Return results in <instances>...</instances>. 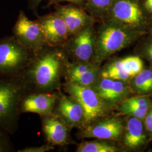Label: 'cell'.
I'll return each instance as SVG.
<instances>
[{
  "label": "cell",
  "mask_w": 152,
  "mask_h": 152,
  "mask_svg": "<svg viewBox=\"0 0 152 152\" xmlns=\"http://www.w3.org/2000/svg\"><path fill=\"white\" fill-rule=\"evenodd\" d=\"M68 62L62 48L48 46L36 53L21 75L31 91L54 92L65 76Z\"/></svg>",
  "instance_id": "6da1fadb"
},
{
  "label": "cell",
  "mask_w": 152,
  "mask_h": 152,
  "mask_svg": "<svg viewBox=\"0 0 152 152\" xmlns=\"http://www.w3.org/2000/svg\"><path fill=\"white\" fill-rule=\"evenodd\" d=\"M31 91L22 75H0V129L9 134L15 132L21 115L23 98Z\"/></svg>",
  "instance_id": "7a4b0ae2"
},
{
  "label": "cell",
  "mask_w": 152,
  "mask_h": 152,
  "mask_svg": "<svg viewBox=\"0 0 152 152\" xmlns=\"http://www.w3.org/2000/svg\"><path fill=\"white\" fill-rule=\"evenodd\" d=\"M146 33L103 20L96 32L93 63L99 65L112 55L133 44Z\"/></svg>",
  "instance_id": "3957f363"
},
{
  "label": "cell",
  "mask_w": 152,
  "mask_h": 152,
  "mask_svg": "<svg viewBox=\"0 0 152 152\" xmlns=\"http://www.w3.org/2000/svg\"><path fill=\"white\" fill-rule=\"evenodd\" d=\"M152 18L144 0H114L103 19L147 33L151 29Z\"/></svg>",
  "instance_id": "277c9868"
},
{
  "label": "cell",
  "mask_w": 152,
  "mask_h": 152,
  "mask_svg": "<svg viewBox=\"0 0 152 152\" xmlns=\"http://www.w3.org/2000/svg\"><path fill=\"white\" fill-rule=\"evenodd\" d=\"M35 54L20 44L13 35L0 38V75H21Z\"/></svg>",
  "instance_id": "5b68a950"
},
{
  "label": "cell",
  "mask_w": 152,
  "mask_h": 152,
  "mask_svg": "<svg viewBox=\"0 0 152 152\" xmlns=\"http://www.w3.org/2000/svg\"><path fill=\"white\" fill-rule=\"evenodd\" d=\"M64 90L81 104L83 110V126L86 127L104 116L109 109L106 103L92 87L65 82Z\"/></svg>",
  "instance_id": "8992f818"
},
{
  "label": "cell",
  "mask_w": 152,
  "mask_h": 152,
  "mask_svg": "<svg viewBox=\"0 0 152 152\" xmlns=\"http://www.w3.org/2000/svg\"><path fill=\"white\" fill-rule=\"evenodd\" d=\"M12 33L20 44L35 53L48 46L38 22L30 20L22 10L19 13Z\"/></svg>",
  "instance_id": "52a82bcc"
},
{
  "label": "cell",
  "mask_w": 152,
  "mask_h": 152,
  "mask_svg": "<svg viewBox=\"0 0 152 152\" xmlns=\"http://www.w3.org/2000/svg\"><path fill=\"white\" fill-rule=\"evenodd\" d=\"M96 32L92 26L71 36L62 48L67 56L75 62H91L94 53Z\"/></svg>",
  "instance_id": "ba28073f"
},
{
  "label": "cell",
  "mask_w": 152,
  "mask_h": 152,
  "mask_svg": "<svg viewBox=\"0 0 152 152\" xmlns=\"http://www.w3.org/2000/svg\"><path fill=\"white\" fill-rule=\"evenodd\" d=\"M36 20L48 46L63 48L70 36L67 26L61 16L54 11L38 16Z\"/></svg>",
  "instance_id": "9c48e42d"
},
{
  "label": "cell",
  "mask_w": 152,
  "mask_h": 152,
  "mask_svg": "<svg viewBox=\"0 0 152 152\" xmlns=\"http://www.w3.org/2000/svg\"><path fill=\"white\" fill-rule=\"evenodd\" d=\"M144 68L143 62L138 56H130L114 60L100 71V76L121 81L132 80Z\"/></svg>",
  "instance_id": "30bf717a"
},
{
  "label": "cell",
  "mask_w": 152,
  "mask_h": 152,
  "mask_svg": "<svg viewBox=\"0 0 152 152\" xmlns=\"http://www.w3.org/2000/svg\"><path fill=\"white\" fill-rule=\"evenodd\" d=\"M125 126L121 120L112 117L97 120L85 127L80 135L83 138L117 141L121 138Z\"/></svg>",
  "instance_id": "8fae6325"
},
{
  "label": "cell",
  "mask_w": 152,
  "mask_h": 152,
  "mask_svg": "<svg viewBox=\"0 0 152 152\" xmlns=\"http://www.w3.org/2000/svg\"><path fill=\"white\" fill-rule=\"evenodd\" d=\"M59 94L54 92H28L21 101L20 113H33L40 116L53 114Z\"/></svg>",
  "instance_id": "7c38bea8"
},
{
  "label": "cell",
  "mask_w": 152,
  "mask_h": 152,
  "mask_svg": "<svg viewBox=\"0 0 152 152\" xmlns=\"http://www.w3.org/2000/svg\"><path fill=\"white\" fill-rule=\"evenodd\" d=\"M42 130L48 143L63 146L69 143L70 127L56 114L40 116Z\"/></svg>",
  "instance_id": "4fadbf2b"
},
{
  "label": "cell",
  "mask_w": 152,
  "mask_h": 152,
  "mask_svg": "<svg viewBox=\"0 0 152 152\" xmlns=\"http://www.w3.org/2000/svg\"><path fill=\"white\" fill-rule=\"evenodd\" d=\"M109 105H118L127 99L130 90L125 82L100 76L92 87Z\"/></svg>",
  "instance_id": "5bb4252c"
},
{
  "label": "cell",
  "mask_w": 152,
  "mask_h": 152,
  "mask_svg": "<svg viewBox=\"0 0 152 152\" xmlns=\"http://www.w3.org/2000/svg\"><path fill=\"white\" fill-rule=\"evenodd\" d=\"M55 12L65 22L70 36L95 22V18L76 5H56Z\"/></svg>",
  "instance_id": "9a60e30c"
},
{
  "label": "cell",
  "mask_w": 152,
  "mask_h": 152,
  "mask_svg": "<svg viewBox=\"0 0 152 152\" xmlns=\"http://www.w3.org/2000/svg\"><path fill=\"white\" fill-rule=\"evenodd\" d=\"M54 113L59 116L71 128L83 125V108L81 104L69 95L59 94Z\"/></svg>",
  "instance_id": "2e32d148"
},
{
  "label": "cell",
  "mask_w": 152,
  "mask_h": 152,
  "mask_svg": "<svg viewBox=\"0 0 152 152\" xmlns=\"http://www.w3.org/2000/svg\"><path fill=\"white\" fill-rule=\"evenodd\" d=\"M123 134V142L127 148L135 149L144 145L146 141V135L143 121L128 116Z\"/></svg>",
  "instance_id": "e0dca14e"
},
{
  "label": "cell",
  "mask_w": 152,
  "mask_h": 152,
  "mask_svg": "<svg viewBox=\"0 0 152 152\" xmlns=\"http://www.w3.org/2000/svg\"><path fill=\"white\" fill-rule=\"evenodd\" d=\"M151 107L149 98L140 96L126 99L118 104L117 110L121 114L136 117L144 121Z\"/></svg>",
  "instance_id": "ac0fdd59"
},
{
  "label": "cell",
  "mask_w": 152,
  "mask_h": 152,
  "mask_svg": "<svg viewBox=\"0 0 152 152\" xmlns=\"http://www.w3.org/2000/svg\"><path fill=\"white\" fill-rule=\"evenodd\" d=\"M132 88L139 94L152 92V70L143 69L132 79Z\"/></svg>",
  "instance_id": "d6986e66"
},
{
  "label": "cell",
  "mask_w": 152,
  "mask_h": 152,
  "mask_svg": "<svg viewBox=\"0 0 152 152\" xmlns=\"http://www.w3.org/2000/svg\"><path fill=\"white\" fill-rule=\"evenodd\" d=\"M85 141L79 144L76 149L77 152H115L118 149L114 145L103 140Z\"/></svg>",
  "instance_id": "ffe728a7"
},
{
  "label": "cell",
  "mask_w": 152,
  "mask_h": 152,
  "mask_svg": "<svg viewBox=\"0 0 152 152\" xmlns=\"http://www.w3.org/2000/svg\"><path fill=\"white\" fill-rule=\"evenodd\" d=\"M100 70L99 65L89 71L66 80V82L75 83L82 86L93 87L100 77Z\"/></svg>",
  "instance_id": "44dd1931"
},
{
  "label": "cell",
  "mask_w": 152,
  "mask_h": 152,
  "mask_svg": "<svg viewBox=\"0 0 152 152\" xmlns=\"http://www.w3.org/2000/svg\"><path fill=\"white\" fill-rule=\"evenodd\" d=\"M114 0H86L87 11L94 18L103 19Z\"/></svg>",
  "instance_id": "7402d4cb"
},
{
  "label": "cell",
  "mask_w": 152,
  "mask_h": 152,
  "mask_svg": "<svg viewBox=\"0 0 152 152\" xmlns=\"http://www.w3.org/2000/svg\"><path fill=\"white\" fill-rule=\"evenodd\" d=\"M138 51L140 55L148 60L152 65V32L139 46Z\"/></svg>",
  "instance_id": "603a6c76"
},
{
  "label": "cell",
  "mask_w": 152,
  "mask_h": 152,
  "mask_svg": "<svg viewBox=\"0 0 152 152\" xmlns=\"http://www.w3.org/2000/svg\"><path fill=\"white\" fill-rule=\"evenodd\" d=\"M7 132L0 129V152H14L15 149L11 144Z\"/></svg>",
  "instance_id": "cb8c5ba5"
},
{
  "label": "cell",
  "mask_w": 152,
  "mask_h": 152,
  "mask_svg": "<svg viewBox=\"0 0 152 152\" xmlns=\"http://www.w3.org/2000/svg\"><path fill=\"white\" fill-rule=\"evenodd\" d=\"M54 149V146L48 144L38 147H28L17 151L18 152H45Z\"/></svg>",
  "instance_id": "d4e9b609"
},
{
  "label": "cell",
  "mask_w": 152,
  "mask_h": 152,
  "mask_svg": "<svg viewBox=\"0 0 152 152\" xmlns=\"http://www.w3.org/2000/svg\"><path fill=\"white\" fill-rule=\"evenodd\" d=\"M144 122L146 130L152 137V106L149 109Z\"/></svg>",
  "instance_id": "484cf974"
},
{
  "label": "cell",
  "mask_w": 152,
  "mask_h": 152,
  "mask_svg": "<svg viewBox=\"0 0 152 152\" xmlns=\"http://www.w3.org/2000/svg\"><path fill=\"white\" fill-rule=\"evenodd\" d=\"M83 1L84 0H49L48 6L58 5L59 3L62 2H68L71 3V4L80 5Z\"/></svg>",
  "instance_id": "4316f807"
},
{
  "label": "cell",
  "mask_w": 152,
  "mask_h": 152,
  "mask_svg": "<svg viewBox=\"0 0 152 152\" xmlns=\"http://www.w3.org/2000/svg\"><path fill=\"white\" fill-rule=\"evenodd\" d=\"M42 0H28V8L35 14H37L38 6Z\"/></svg>",
  "instance_id": "83f0119b"
},
{
  "label": "cell",
  "mask_w": 152,
  "mask_h": 152,
  "mask_svg": "<svg viewBox=\"0 0 152 152\" xmlns=\"http://www.w3.org/2000/svg\"><path fill=\"white\" fill-rule=\"evenodd\" d=\"M144 4L147 10L152 14V0H144Z\"/></svg>",
  "instance_id": "f1b7e54d"
},
{
  "label": "cell",
  "mask_w": 152,
  "mask_h": 152,
  "mask_svg": "<svg viewBox=\"0 0 152 152\" xmlns=\"http://www.w3.org/2000/svg\"><path fill=\"white\" fill-rule=\"evenodd\" d=\"M151 29L152 30V23H151Z\"/></svg>",
  "instance_id": "f546056e"
}]
</instances>
